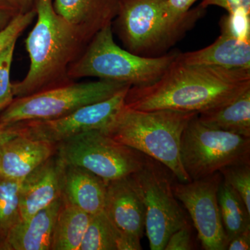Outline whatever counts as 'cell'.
Here are the masks:
<instances>
[{
  "instance_id": "obj_1",
  "label": "cell",
  "mask_w": 250,
  "mask_h": 250,
  "mask_svg": "<svg viewBox=\"0 0 250 250\" xmlns=\"http://www.w3.org/2000/svg\"><path fill=\"white\" fill-rule=\"evenodd\" d=\"M250 88V69L188 65L176 60L152 84L131 86L125 105L140 111L200 113L237 98Z\"/></svg>"
},
{
  "instance_id": "obj_2",
  "label": "cell",
  "mask_w": 250,
  "mask_h": 250,
  "mask_svg": "<svg viewBox=\"0 0 250 250\" xmlns=\"http://www.w3.org/2000/svg\"><path fill=\"white\" fill-rule=\"evenodd\" d=\"M36 22L25 40L30 65L22 80L12 83L14 98H22L74 82L68 69L88 42L53 6V0H37Z\"/></svg>"
},
{
  "instance_id": "obj_3",
  "label": "cell",
  "mask_w": 250,
  "mask_h": 250,
  "mask_svg": "<svg viewBox=\"0 0 250 250\" xmlns=\"http://www.w3.org/2000/svg\"><path fill=\"white\" fill-rule=\"evenodd\" d=\"M197 114L172 110L140 111L124 104L100 131L161 163L179 182L187 183L191 180L181 160V139Z\"/></svg>"
},
{
  "instance_id": "obj_4",
  "label": "cell",
  "mask_w": 250,
  "mask_h": 250,
  "mask_svg": "<svg viewBox=\"0 0 250 250\" xmlns=\"http://www.w3.org/2000/svg\"><path fill=\"white\" fill-rule=\"evenodd\" d=\"M179 54L160 57H144L119 47L113 39L112 24L106 26L92 38L68 69L74 81L83 77L141 87L159 80L176 60ZM75 82V81H74Z\"/></svg>"
},
{
  "instance_id": "obj_5",
  "label": "cell",
  "mask_w": 250,
  "mask_h": 250,
  "mask_svg": "<svg viewBox=\"0 0 250 250\" xmlns=\"http://www.w3.org/2000/svg\"><path fill=\"white\" fill-rule=\"evenodd\" d=\"M131 85L120 82L100 80L55 87L16 98L0 113V130L22 121L51 120L70 114L77 109L111 98Z\"/></svg>"
},
{
  "instance_id": "obj_6",
  "label": "cell",
  "mask_w": 250,
  "mask_h": 250,
  "mask_svg": "<svg viewBox=\"0 0 250 250\" xmlns=\"http://www.w3.org/2000/svg\"><path fill=\"white\" fill-rule=\"evenodd\" d=\"M197 115L189 122L181 139V160L190 180L228 166L250 164V137L210 127Z\"/></svg>"
},
{
  "instance_id": "obj_7",
  "label": "cell",
  "mask_w": 250,
  "mask_h": 250,
  "mask_svg": "<svg viewBox=\"0 0 250 250\" xmlns=\"http://www.w3.org/2000/svg\"><path fill=\"white\" fill-rule=\"evenodd\" d=\"M56 155L62 164L86 169L106 183L137 172L147 158L100 130L82 133L58 143Z\"/></svg>"
},
{
  "instance_id": "obj_8",
  "label": "cell",
  "mask_w": 250,
  "mask_h": 250,
  "mask_svg": "<svg viewBox=\"0 0 250 250\" xmlns=\"http://www.w3.org/2000/svg\"><path fill=\"white\" fill-rule=\"evenodd\" d=\"M169 172L147 156L143 167L131 174L146 208L145 230L152 250H164L171 234L188 223L174 195Z\"/></svg>"
},
{
  "instance_id": "obj_9",
  "label": "cell",
  "mask_w": 250,
  "mask_h": 250,
  "mask_svg": "<svg viewBox=\"0 0 250 250\" xmlns=\"http://www.w3.org/2000/svg\"><path fill=\"white\" fill-rule=\"evenodd\" d=\"M167 1L121 0L115 22L129 52L139 55L169 47L191 24L172 22Z\"/></svg>"
},
{
  "instance_id": "obj_10",
  "label": "cell",
  "mask_w": 250,
  "mask_h": 250,
  "mask_svg": "<svg viewBox=\"0 0 250 250\" xmlns=\"http://www.w3.org/2000/svg\"><path fill=\"white\" fill-rule=\"evenodd\" d=\"M130 87L111 98L85 105L61 118L20 122L9 126L14 128L18 134L56 146L82 133L103 129L125 104Z\"/></svg>"
},
{
  "instance_id": "obj_11",
  "label": "cell",
  "mask_w": 250,
  "mask_h": 250,
  "mask_svg": "<svg viewBox=\"0 0 250 250\" xmlns=\"http://www.w3.org/2000/svg\"><path fill=\"white\" fill-rule=\"evenodd\" d=\"M223 177L219 172L187 183L173 182L176 198L190 215L202 248L225 250L229 241L224 229L218 201Z\"/></svg>"
},
{
  "instance_id": "obj_12",
  "label": "cell",
  "mask_w": 250,
  "mask_h": 250,
  "mask_svg": "<svg viewBox=\"0 0 250 250\" xmlns=\"http://www.w3.org/2000/svg\"><path fill=\"white\" fill-rule=\"evenodd\" d=\"M104 210L123 233L143 238L146 208L131 175L108 182Z\"/></svg>"
},
{
  "instance_id": "obj_13",
  "label": "cell",
  "mask_w": 250,
  "mask_h": 250,
  "mask_svg": "<svg viewBox=\"0 0 250 250\" xmlns=\"http://www.w3.org/2000/svg\"><path fill=\"white\" fill-rule=\"evenodd\" d=\"M62 163L55 154L21 181L20 211L30 218L62 196Z\"/></svg>"
},
{
  "instance_id": "obj_14",
  "label": "cell",
  "mask_w": 250,
  "mask_h": 250,
  "mask_svg": "<svg viewBox=\"0 0 250 250\" xmlns=\"http://www.w3.org/2000/svg\"><path fill=\"white\" fill-rule=\"evenodd\" d=\"M121 0H53L56 12L89 42L99 31L112 24Z\"/></svg>"
},
{
  "instance_id": "obj_15",
  "label": "cell",
  "mask_w": 250,
  "mask_h": 250,
  "mask_svg": "<svg viewBox=\"0 0 250 250\" xmlns=\"http://www.w3.org/2000/svg\"><path fill=\"white\" fill-rule=\"evenodd\" d=\"M56 153V146L18 134L0 146V176L22 181Z\"/></svg>"
},
{
  "instance_id": "obj_16",
  "label": "cell",
  "mask_w": 250,
  "mask_h": 250,
  "mask_svg": "<svg viewBox=\"0 0 250 250\" xmlns=\"http://www.w3.org/2000/svg\"><path fill=\"white\" fill-rule=\"evenodd\" d=\"M62 196L30 218L21 220L0 243V250H49Z\"/></svg>"
},
{
  "instance_id": "obj_17",
  "label": "cell",
  "mask_w": 250,
  "mask_h": 250,
  "mask_svg": "<svg viewBox=\"0 0 250 250\" xmlns=\"http://www.w3.org/2000/svg\"><path fill=\"white\" fill-rule=\"evenodd\" d=\"M106 184L103 179L86 169L62 163V200L88 214L104 211Z\"/></svg>"
},
{
  "instance_id": "obj_18",
  "label": "cell",
  "mask_w": 250,
  "mask_h": 250,
  "mask_svg": "<svg viewBox=\"0 0 250 250\" xmlns=\"http://www.w3.org/2000/svg\"><path fill=\"white\" fill-rule=\"evenodd\" d=\"M177 60L188 65L250 69V42L221 34L213 44L205 48L179 54Z\"/></svg>"
},
{
  "instance_id": "obj_19",
  "label": "cell",
  "mask_w": 250,
  "mask_h": 250,
  "mask_svg": "<svg viewBox=\"0 0 250 250\" xmlns=\"http://www.w3.org/2000/svg\"><path fill=\"white\" fill-rule=\"evenodd\" d=\"M197 118L210 127L250 137V88L229 103L198 113Z\"/></svg>"
},
{
  "instance_id": "obj_20",
  "label": "cell",
  "mask_w": 250,
  "mask_h": 250,
  "mask_svg": "<svg viewBox=\"0 0 250 250\" xmlns=\"http://www.w3.org/2000/svg\"><path fill=\"white\" fill-rule=\"evenodd\" d=\"M141 250V239L121 231L104 210L92 215L80 250Z\"/></svg>"
},
{
  "instance_id": "obj_21",
  "label": "cell",
  "mask_w": 250,
  "mask_h": 250,
  "mask_svg": "<svg viewBox=\"0 0 250 250\" xmlns=\"http://www.w3.org/2000/svg\"><path fill=\"white\" fill-rule=\"evenodd\" d=\"M92 215L62 200L52 233V250H80Z\"/></svg>"
},
{
  "instance_id": "obj_22",
  "label": "cell",
  "mask_w": 250,
  "mask_h": 250,
  "mask_svg": "<svg viewBox=\"0 0 250 250\" xmlns=\"http://www.w3.org/2000/svg\"><path fill=\"white\" fill-rule=\"evenodd\" d=\"M218 201L224 229L229 242L250 228V212L240 195L223 180L218 188Z\"/></svg>"
},
{
  "instance_id": "obj_23",
  "label": "cell",
  "mask_w": 250,
  "mask_h": 250,
  "mask_svg": "<svg viewBox=\"0 0 250 250\" xmlns=\"http://www.w3.org/2000/svg\"><path fill=\"white\" fill-rule=\"evenodd\" d=\"M21 181L0 176V243L22 220L20 211Z\"/></svg>"
},
{
  "instance_id": "obj_24",
  "label": "cell",
  "mask_w": 250,
  "mask_h": 250,
  "mask_svg": "<svg viewBox=\"0 0 250 250\" xmlns=\"http://www.w3.org/2000/svg\"><path fill=\"white\" fill-rule=\"evenodd\" d=\"M219 172L224 182L240 195L250 212V164L228 166Z\"/></svg>"
},
{
  "instance_id": "obj_25",
  "label": "cell",
  "mask_w": 250,
  "mask_h": 250,
  "mask_svg": "<svg viewBox=\"0 0 250 250\" xmlns=\"http://www.w3.org/2000/svg\"><path fill=\"white\" fill-rule=\"evenodd\" d=\"M16 42H13L0 54V113L9 106L15 98L10 73Z\"/></svg>"
},
{
  "instance_id": "obj_26",
  "label": "cell",
  "mask_w": 250,
  "mask_h": 250,
  "mask_svg": "<svg viewBox=\"0 0 250 250\" xmlns=\"http://www.w3.org/2000/svg\"><path fill=\"white\" fill-rule=\"evenodd\" d=\"M220 28L221 34L250 42V13L238 11L228 14L222 18Z\"/></svg>"
},
{
  "instance_id": "obj_27",
  "label": "cell",
  "mask_w": 250,
  "mask_h": 250,
  "mask_svg": "<svg viewBox=\"0 0 250 250\" xmlns=\"http://www.w3.org/2000/svg\"><path fill=\"white\" fill-rule=\"evenodd\" d=\"M36 18V9L26 14H18L6 27L0 30V54L13 42H17L19 36Z\"/></svg>"
},
{
  "instance_id": "obj_28",
  "label": "cell",
  "mask_w": 250,
  "mask_h": 250,
  "mask_svg": "<svg viewBox=\"0 0 250 250\" xmlns=\"http://www.w3.org/2000/svg\"><path fill=\"white\" fill-rule=\"evenodd\" d=\"M197 0H167V15L172 22L182 23L192 22L203 13L204 9L199 6L193 11L190 7Z\"/></svg>"
},
{
  "instance_id": "obj_29",
  "label": "cell",
  "mask_w": 250,
  "mask_h": 250,
  "mask_svg": "<svg viewBox=\"0 0 250 250\" xmlns=\"http://www.w3.org/2000/svg\"><path fill=\"white\" fill-rule=\"evenodd\" d=\"M194 249L191 226L187 225L172 233L167 240L164 250H190Z\"/></svg>"
},
{
  "instance_id": "obj_30",
  "label": "cell",
  "mask_w": 250,
  "mask_h": 250,
  "mask_svg": "<svg viewBox=\"0 0 250 250\" xmlns=\"http://www.w3.org/2000/svg\"><path fill=\"white\" fill-rule=\"evenodd\" d=\"M209 6H217L223 8L228 14L245 11L250 13V0H203L200 7L206 9Z\"/></svg>"
},
{
  "instance_id": "obj_31",
  "label": "cell",
  "mask_w": 250,
  "mask_h": 250,
  "mask_svg": "<svg viewBox=\"0 0 250 250\" xmlns=\"http://www.w3.org/2000/svg\"><path fill=\"white\" fill-rule=\"evenodd\" d=\"M18 14V10L7 0H0V30L6 27Z\"/></svg>"
},
{
  "instance_id": "obj_32",
  "label": "cell",
  "mask_w": 250,
  "mask_h": 250,
  "mask_svg": "<svg viewBox=\"0 0 250 250\" xmlns=\"http://www.w3.org/2000/svg\"><path fill=\"white\" fill-rule=\"evenodd\" d=\"M229 250H250V228L246 229L243 232L237 235L229 242L228 246Z\"/></svg>"
},
{
  "instance_id": "obj_33",
  "label": "cell",
  "mask_w": 250,
  "mask_h": 250,
  "mask_svg": "<svg viewBox=\"0 0 250 250\" xmlns=\"http://www.w3.org/2000/svg\"><path fill=\"white\" fill-rule=\"evenodd\" d=\"M18 10L19 14H26L32 10H35L37 0H7Z\"/></svg>"
},
{
  "instance_id": "obj_34",
  "label": "cell",
  "mask_w": 250,
  "mask_h": 250,
  "mask_svg": "<svg viewBox=\"0 0 250 250\" xmlns=\"http://www.w3.org/2000/svg\"><path fill=\"white\" fill-rule=\"evenodd\" d=\"M17 135V131L11 126H7L0 130V146Z\"/></svg>"
}]
</instances>
